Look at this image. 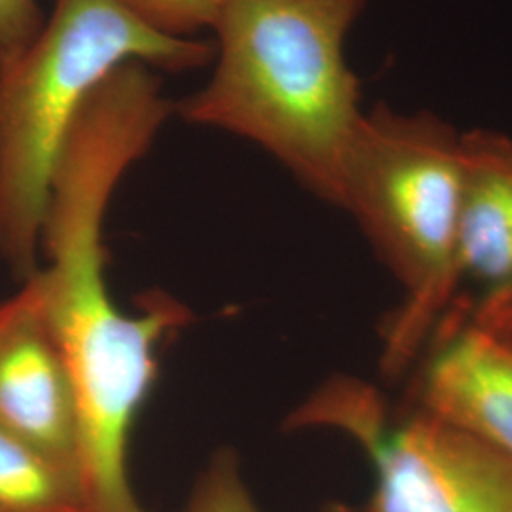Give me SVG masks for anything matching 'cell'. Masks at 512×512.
<instances>
[{
  "mask_svg": "<svg viewBox=\"0 0 512 512\" xmlns=\"http://www.w3.org/2000/svg\"><path fill=\"white\" fill-rule=\"evenodd\" d=\"M285 425L334 429L365 450L374 484L363 512H512L511 459L418 408L391 420L363 380L330 378Z\"/></svg>",
  "mask_w": 512,
  "mask_h": 512,
  "instance_id": "5b68a950",
  "label": "cell"
},
{
  "mask_svg": "<svg viewBox=\"0 0 512 512\" xmlns=\"http://www.w3.org/2000/svg\"><path fill=\"white\" fill-rule=\"evenodd\" d=\"M173 110L154 69L124 63L76 116L48 192L46 266L37 277L73 382L88 512H147L129 475L131 435L156 384L162 344L188 321V311L162 293L147 296L137 313L118 306L103 239L116 186Z\"/></svg>",
  "mask_w": 512,
  "mask_h": 512,
  "instance_id": "6da1fadb",
  "label": "cell"
},
{
  "mask_svg": "<svg viewBox=\"0 0 512 512\" xmlns=\"http://www.w3.org/2000/svg\"><path fill=\"white\" fill-rule=\"evenodd\" d=\"M368 0H226L217 63L175 105L184 122L222 129L272 154L319 200L340 205L349 145L363 118L346 40Z\"/></svg>",
  "mask_w": 512,
  "mask_h": 512,
  "instance_id": "7a4b0ae2",
  "label": "cell"
},
{
  "mask_svg": "<svg viewBox=\"0 0 512 512\" xmlns=\"http://www.w3.org/2000/svg\"><path fill=\"white\" fill-rule=\"evenodd\" d=\"M0 427L78 476L73 382L37 272L0 302Z\"/></svg>",
  "mask_w": 512,
  "mask_h": 512,
  "instance_id": "8992f818",
  "label": "cell"
},
{
  "mask_svg": "<svg viewBox=\"0 0 512 512\" xmlns=\"http://www.w3.org/2000/svg\"><path fill=\"white\" fill-rule=\"evenodd\" d=\"M414 403L512 461V344L469 317L448 323L420 368Z\"/></svg>",
  "mask_w": 512,
  "mask_h": 512,
  "instance_id": "52a82bcc",
  "label": "cell"
},
{
  "mask_svg": "<svg viewBox=\"0 0 512 512\" xmlns=\"http://www.w3.org/2000/svg\"><path fill=\"white\" fill-rule=\"evenodd\" d=\"M183 512H260L234 450L220 448L209 458L190 490Z\"/></svg>",
  "mask_w": 512,
  "mask_h": 512,
  "instance_id": "30bf717a",
  "label": "cell"
},
{
  "mask_svg": "<svg viewBox=\"0 0 512 512\" xmlns=\"http://www.w3.org/2000/svg\"><path fill=\"white\" fill-rule=\"evenodd\" d=\"M507 342H509V340H507ZM511 344H512V342H511Z\"/></svg>",
  "mask_w": 512,
  "mask_h": 512,
  "instance_id": "5bb4252c",
  "label": "cell"
},
{
  "mask_svg": "<svg viewBox=\"0 0 512 512\" xmlns=\"http://www.w3.org/2000/svg\"><path fill=\"white\" fill-rule=\"evenodd\" d=\"M129 16L175 38H192L213 29L226 0H114Z\"/></svg>",
  "mask_w": 512,
  "mask_h": 512,
  "instance_id": "8fae6325",
  "label": "cell"
},
{
  "mask_svg": "<svg viewBox=\"0 0 512 512\" xmlns=\"http://www.w3.org/2000/svg\"><path fill=\"white\" fill-rule=\"evenodd\" d=\"M456 272L490 291L512 283V139L492 129L461 133Z\"/></svg>",
  "mask_w": 512,
  "mask_h": 512,
  "instance_id": "ba28073f",
  "label": "cell"
},
{
  "mask_svg": "<svg viewBox=\"0 0 512 512\" xmlns=\"http://www.w3.org/2000/svg\"><path fill=\"white\" fill-rule=\"evenodd\" d=\"M42 25L38 0H0V65L21 54Z\"/></svg>",
  "mask_w": 512,
  "mask_h": 512,
  "instance_id": "7c38bea8",
  "label": "cell"
},
{
  "mask_svg": "<svg viewBox=\"0 0 512 512\" xmlns=\"http://www.w3.org/2000/svg\"><path fill=\"white\" fill-rule=\"evenodd\" d=\"M215 57L198 38L162 35L114 0H55L35 40L0 65V258L37 272L61 148L93 90L129 61L181 73Z\"/></svg>",
  "mask_w": 512,
  "mask_h": 512,
  "instance_id": "3957f363",
  "label": "cell"
},
{
  "mask_svg": "<svg viewBox=\"0 0 512 512\" xmlns=\"http://www.w3.org/2000/svg\"><path fill=\"white\" fill-rule=\"evenodd\" d=\"M461 167V133L427 110L406 114L378 103L349 145L338 207L404 291L385 332L387 374L418 355L458 287Z\"/></svg>",
  "mask_w": 512,
  "mask_h": 512,
  "instance_id": "277c9868",
  "label": "cell"
},
{
  "mask_svg": "<svg viewBox=\"0 0 512 512\" xmlns=\"http://www.w3.org/2000/svg\"><path fill=\"white\" fill-rule=\"evenodd\" d=\"M0 512H88L78 476L0 427Z\"/></svg>",
  "mask_w": 512,
  "mask_h": 512,
  "instance_id": "9c48e42d",
  "label": "cell"
},
{
  "mask_svg": "<svg viewBox=\"0 0 512 512\" xmlns=\"http://www.w3.org/2000/svg\"><path fill=\"white\" fill-rule=\"evenodd\" d=\"M467 317L478 327L512 342V283L486 293Z\"/></svg>",
  "mask_w": 512,
  "mask_h": 512,
  "instance_id": "4fadbf2b",
  "label": "cell"
}]
</instances>
